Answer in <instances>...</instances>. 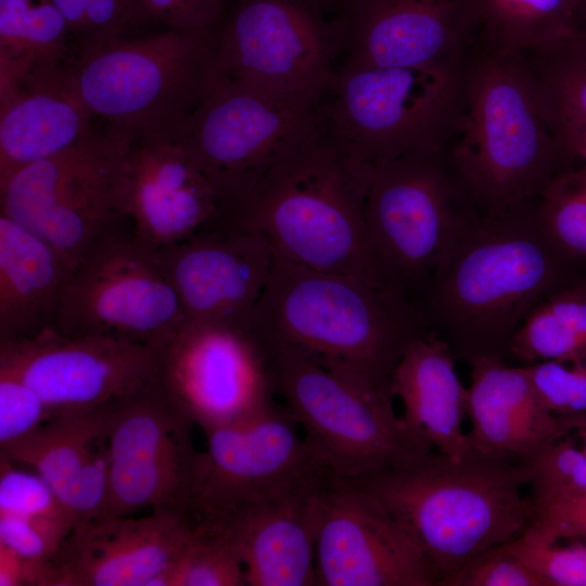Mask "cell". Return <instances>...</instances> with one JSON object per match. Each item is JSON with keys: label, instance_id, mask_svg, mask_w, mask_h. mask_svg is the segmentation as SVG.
<instances>
[{"label": "cell", "instance_id": "obj_1", "mask_svg": "<svg viewBox=\"0 0 586 586\" xmlns=\"http://www.w3.org/2000/svg\"><path fill=\"white\" fill-rule=\"evenodd\" d=\"M537 203L472 213L437 264L425 320L455 356L505 360L532 310L583 278L576 276L582 263L546 233Z\"/></svg>", "mask_w": 586, "mask_h": 586}, {"label": "cell", "instance_id": "obj_2", "mask_svg": "<svg viewBox=\"0 0 586 586\" xmlns=\"http://www.w3.org/2000/svg\"><path fill=\"white\" fill-rule=\"evenodd\" d=\"M373 168L321 123L251 191L222 206L213 224L263 235L278 258L396 289L366 224Z\"/></svg>", "mask_w": 586, "mask_h": 586}, {"label": "cell", "instance_id": "obj_3", "mask_svg": "<svg viewBox=\"0 0 586 586\" xmlns=\"http://www.w3.org/2000/svg\"><path fill=\"white\" fill-rule=\"evenodd\" d=\"M251 328L268 345L296 348L332 372L390 393L403 353L431 331L423 311L396 289L278 257Z\"/></svg>", "mask_w": 586, "mask_h": 586}, {"label": "cell", "instance_id": "obj_4", "mask_svg": "<svg viewBox=\"0 0 586 586\" xmlns=\"http://www.w3.org/2000/svg\"><path fill=\"white\" fill-rule=\"evenodd\" d=\"M525 462L473 451L455 459L431 450L399 466L346 480L372 494L440 575L437 586L526 530Z\"/></svg>", "mask_w": 586, "mask_h": 586}, {"label": "cell", "instance_id": "obj_5", "mask_svg": "<svg viewBox=\"0 0 586 586\" xmlns=\"http://www.w3.org/2000/svg\"><path fill=\"white\" fill-rule=\"evenodd\" d=\"M448 156L482 214L537 201L555 177L573 166L548 124L522 54L474 46L464 64L462 117Z\"/></svg>", "mask_w": 586, "mask_h": 586}, {"label": "cell", "instance_id": "obj_6", "mask_svg": "<svg viewBox=\"0 0 586 586\" xmlns=\"http://www.w3.org/2000/svg\"><path fill=\"white\" fill-rule=\"evenodd\" d=\"M76 93L109 130L182 139L219 80L213 29L127 36L67 67Z\"/></svg>", "mask_w": 586, "mask_h": 586}, {"label": "cell", "instance_id": "obj_7", "mask_svg": "<svg viewBox=\"0 0 586 586\" xmlns=\"http://www.w3.org/2000/svg\"><path fill=\"white\" fill-rule=\"evenodd\" d=\"M464 64L337 69L320 101L322 126L373 166L446 150L460 128Z\"/></svg>", "mask_w": 586, "mask_h": 586}, {"label": "cell", "instance_id": "obj_8", "mask_svg": "<svg viewBox=\"0 0 586 586\" xmlns=\"http://www.w3.org/2000/svg\"><path fill=\"white\" fill-rule=\"evenodd\" d=\"M269 346L277 398L337 477L358 479L433 450L405 426L390 392L348 380L296 348Z\"/></svg>", "mask_w": 586, "mask_h": 586}, {"label": "cell", "instance_id": "obj_9", "mask_svg": "<svg viewBox=\"0 0 586 586\" xmlns=\"http://www.w3.org/2000/svg\"><path fill=\"white\" fill-rule=\"evenodd\" d=\"M192 467L188 515L224 528L243 511L337 477L278 402L264 412L204 432Z\"/></svg>", "mask_w": 586, "mask_h": 586}, {"label": "cell", "instance_id": "obj_10", "mask_svg": "<svg viewBox=\"0 0 586 586\" xmlns=\"http://www.w3.org/2000/svg\"><path fill=\"white\" fill-rule=\"evenodd\" d=\"M186 319L155 251L135 235L126 219L72 264L61 290L54 330L155 348Z\"/></svg>", "mask_w": 586, "mask_h": 586}, {"label": "cell", "instance_id": "obj_11", "mask_svg": "<svg viewBox=\"0 0 586 586\" xmlns=\"http://www.w3.org/2000/svg\"><path fill=\"white\" fill-rule=\"evenodd\" d=\"M320 101L219 78L181 139L222 206L249 191L321 125Z\"/></svg>", "mask_w": 586, "mask_h": 586}, {"label": "cell", "instance_id": "obj_12", "mask_svg": "<svg viewBox=\"0 0 586 586\" xmlns=\"http://www.w3.org/2000/svg\"><path fill=\"white\" fill-rule=\"evenodd\" d=\"M448 149L409 154L373 168L367 229L386 275L405 295L407 288L431 280L458 230L476 212Z\"/></svg>", "mask_w": 586, "mask_h": 586}, {"label": "cell", "instance_id": "obj_13", "mask_svg": "<svg viewBox=\"0 0 586 586\" xmlns=\"http://www.w3.org/2000/svg\"><path fill=\"white\" fill-rule=\"evenodd\" d=\"M154 349L153 384L203 432L277 403L271 348L251 327L186 319Z\"/></svg>", "mask_w": 586, "mask_h": 586}, {"label": "cell", "instance_id": "obj_14", "mask_svg": "<svg viewBox=\"0 0 586 586\" xmlns=\"http://www.w3.org/2000/svg\"><path fill=\"white\" fill-rule=\"evenodd\" d=\"M213 30L224 79L311 100L333 82L335 41L319 0H226Z\"/></svg>", "mask_w": 586, "mask_h": 586}, {"label": "cell", "instance_id": "obj_15", "mask_svg": "<svg viewBox=\"0 0 586 586\" xmlns=\"http://www.w3.org/2000/svg\"><path fill=\"white\" fill-rule=\"evenodd\" d=\"M0 214L33 230L72 266L126 219L111 133L95 125L79 144L16 170L0 183Z\"/></svg>", "mask_w": 586, "mask_h": 586}, {"label": "cell", "instance_id": "obj_16", "mask_svg": "<svg viewBox=\"0 0 586 586\" xmlns=\"http://www.w3.org/2000/svg\"><path fill=\"white\" fill-rule=\"evenodd\" d=\"M193 428L153 383L115 403L107 432L106 494L98 518L140 510L188 515L196 454Z\"/></svg>", "mask_w": 586, "mask_h": 586}, {"label": "cell", "instance_id": "obj_17", "mask_svg": "<svg viewBox=\"0 0 586 586\" xmlns=\"http://www.w3.org/2000/svg\"><path fill=\"white\" fill-rule=\"evenodd\" d=\"M330 20L336 71L461 66L479 33L472 0H353Z\"/></svg>", "mask_w": 586, "mask_h": 586}, {"label": "cell", "instance_id": "obj_18", "mask_svg": "<svg viewBox=\"0 0 586 586\" xmlns=\"http://www.w3.org/2000/svg\"><path fill=\"white\" fill-rule=\"evenodd\" d=\"M0 366L22 378L55 416L101 408L149 386L155 349L48 329L30 339L0 341Z\"/></svg>", "mask_w": 586, "mask_h": 586}, {"label": "cell", "instance_id": "obj_19", "mask_svg": "<svg viewBox=\"0 0 586 586\" xmlns=\"http://www.w3.org/2000/svg\"><path fill=\"white\" fill-rule=\"evenodd\" d=\"M440 575L370 493L337 477L322 498L318 586H437Z\"/></svg>", "mask_w": 586, "mask_h": 586}, {"label": "cell", "instance_id": "obj_20", "mask_svg": "<svg viewBox=\"0 0 586 586\" xmlns=\"http://www.w3.org/2000/svg\"><path fill=\"white\" fill-rule=\"evenodd\" d=\"M109 132L122 211L143 244L156 251L217 219L220 203L181 139Z\"/></svg>", "mask_w": 586, "mask_h": 586}, {"label": "cell", "instance_id": "obj_21", "mask_svg": "<svg viewBox=\"0 0 586 586\" xmlns=\"http://www.w3.org/2000/svg\"><path fill=\"white\" fill-rule=\"evenodd\" d=\"M155 253L187 319L251 327L276 259L266 238L211 224Z\"/></svg>", "mask_w": 586, "mask_h": 586}, {"label": "cell", "instance_id": "obj_22", "mask_svg": "<svg viewBox=\"0 0 586 586\" xmlns=\"http://www.w3.org/2000/svg\"><path fill=\"white\" fill-rule=\"evenodd\" d=\"M190 527L187 514L169 510L77 523L58 552L40 563L39 586H155Z\"/></svg>", "mask_w": 586, "mask_h": 586}, {"label": "cell", "instance_id": "obj_23", "mask_svg": "<svg viewBox=\"0 0 586 586\" xmlns=\"http://www.w3.org/2000/svg\"><path fill=\"white\" fill-rule=\"evenodd\" d=\"M336 479L250 508L222 528L242 564L246 585H316L322 498Z\"/></svg>", "mask_w": 586, "mask_h": 586}, {"label": "cell", "instance_id": "obj_24", "mask_svg": "<svg viewBox=\"0 0 586 586\" xmlns=\"http://www.w3.org/2000/svg\"><path fill=\"white\" fill-rule=\"evenodd\" d=\"M469 362L468 435L475 451L525 462L571 433L547 407L524 365L492 356Z\"/></svg>", "mask_w": 586, "mask_h": 586}, {"label": "cell", "instance_id": "obj_25", "mask_svg": "<svg viewBox=\"0 0 586 586\" xmlns=\"http://www.w3.org/2000/svg\"><path fill=\"white\" fill-rule=\"evenodd\" d=\"M95 124L67 68L35 71L0 90V183L27 165L79 144Z\"/></svg>", "mask_w": 586, "mask_h": 586}, {"label": "cell", "instance_id": "obj_26", "mask_svg": "<svg viewBox=\"0 0 586 586\" xmlns=\"http://www.w3.org/2000/svg\"><path fill=\"white\" fill-rule=\"evenodd\" d=\"M390 390L402 402L403 423L419 441L455 459L474 451L462 430L468 387L457 374L450 346L435 332L407 346L392 372Z\"/></svg>", "mask_w": 586, "mask_h": 586}, {"label": "cell", "instance_id": "obj_27", "mask_svg": "<svg viewBox=\"0 0 586 586\" xmlns=\"http://www.w3.org/2000/svg\"><path fill=\"white\" fill-rule=\"evenodd\" d=\"M71 264L33 230L0 214V341L54 329Z\"/></svg>", "mask_w": 586, "mask_h": 586}, {"label": "cell", "instance_id": "obj_28", "mask_svg": "<svg viewBox=\"0 0 586 586\" xmlns=\"http://www.w3.org/2000/svg\"><path fill=\"white\" fill-rule=\"evenodd\" d=\"M114 404L55 415L31 433L2 447L1 453L44 479L65 507L84 466L107 432Z\"/></svg>", "mask_w": 586, "mask_h": 586}, {"label": "cell", "instance_id": "obj_29", "mask_svg": "<svg viewBox=\"0 0 586 586\" xmlns=\"http://www.w3.org/2000/svg\"><path fill=\"white\" fill-rule=\"evenodd\" d=\"M479 22L476 43L494 51L526 54L577 36L579 0H472Z\"/></svg>", "mask_w": 586, "mask_h": 586}, {"label": "cell", "instance_id": "obj_30", "mask_svg": "<svg viewBox=\"0 0 586 586\" xmlns=\"http://www.w3.org/2000/svg\"><path fill=\"white\" fill-rule=\"evenodd\" d=\"M522 55L565 153L569 141L586 129V37L577 35Z\"/></svg>", "mask_w": 586, "mask_h": 586}, {"label": "cell", "instance_id": "obj_31", "mask_svg": "<svg viewBox=\"0 0 586 586\" xmlns=\"http://www.w3.org/2000/svg\"><path fill=\"white\" fill-rule=\"evenodd\" d=\"M509 357L523 365L586 358V277L532 310L512 337Z\"/></svg>", "mask_w": 586, "mask_h": 586}, {"label": "cell", "instance_id": "obj_32", "mask_svg": "<svg viewBox=\"0 0 586 586\" xmlns=\"http://www.w3.org/2000/svg\"><path fill=\"white\" fill-rule=\"evenodd\" d=\"M0 60L33 71L68 67L71 34L53 0H0Z\"/></svg>", "mask_w": 586, "mask_h": 586}, {"label": "cell", "instance_id": "obj_33", "mask_svg": "<svg viewBox=\"0 0 586 586\" xmlns=\"http://www.w3.org/2000/svg\"><path fill=\"white\" fill-rule=\"evenodd\" d=\"M155 586H246V579L227 533L191 522L180 552Z\"/></svg>", "mask_w": 586, "mask_h": 586}, {"label": "cell", "instance_id": "obj_34", "mask_svg": "<svg viewBox=\"0 0 586 586\" xmlns=\"http://www.w3.org/2000/svg\"><path fill=\"white\" fill-rule=\"evenodd\" d=\"M543 228L570 258L586 263V166L574 165L560 173L537 203Z\"/></svg>", "mask_w": 586, "mask_h": 586}, {"label": "cell", "instance_id": "obj_35", "mask_svg": "<svg viewBox=\"0 0 586 586\" xmlns=\"http://www.w3.org/2000/svg\"><path fill=\"white\" fill-rule=\"evenodd\" d=\"M64 16L73 61L93 54L137 27L136 0H53Z\"/></svg>", "mask_w": 586, "mask_h": 586}, {"label": "cell", "instance_id": "obj_36", "mask_svg": "<svg viewBox=\"0 0 586 586\" xmlns=\"http://www.w3.org/2000/svg\"><path fill=\"white\" fill-rule=\"evenodd\" d=\"M525 464L531 505L586 487V451L572 433L545 447Z\"/></svg>", "mask_w": 586, "mask_h": 586}, {"label": "cell", "instance_id": "obj_37", "mask_svg": "<svg viewBox=\"0 0 586 586\" xmlns=\"http://www.w3.org/2000/svg\"><path fill=\"white\" fill-rule=\"evenodd\" d=\"M524 366L547 407L566 429L586 418V358Z\"/></svg>", "mask_w": 586, "mask_h": 586}, {"label": "cell", "instance_id": "obj_38", "mask_svg": "<svg viewBox=\"0 0 586 586\" xmlns=\"http://www.w3.org/2000/svg\"><path fill=\"white\" fill-rule=\"evenodd\" d=\"M0 460V514L63 518L73 522L44 479L30 469L15 467V462L2 453Z\"/></svg>", "mask_w": 586, "mask_h": 586}, {"label": "cell", "instance_id": "obj_39", "mask_svg": "<svg viewBox=\"0 0 586 586\" xmlns=\"http://www.w3.org/2000/svg\"><path fill=\"white\" fill-rule=\"evenodd\" d=\"M570 542L542 544L518 537L504 547L544 576L550 586H586V540Z\"/></svg>", "mask_w": 586, "mask_h": 586}, {"label": "cell", "instance_id": "obj_40", "mask_svg": "<svg viewBox=\"0 0 586 586\" xmlns=\"http://www.w3.org/2000/svg\"><path fill=\"white\" fill-rule=\"evenodd\" d=\"M73 525L63 518L0 514V543L24 560L42 563L58 552Z\"/></svg>", "mask_w": 586, "mask_h": 586}, {"label": "cell", "instance_id": "obj_41", "mask_svg": "<svg viewBox=\"0 0 586 586\" xmlns=\"http://www.w3.org/2000/svg\"><path fill=\"white\" fill-rule=\"evenodd\" d=\"M53 417L42 398L16 373L0 366V448Z\"/></svg>", "mask_w": 586, "mask_h": 586}, {"label": "cell", "instance_id": "obj_42", "mask_svg": "<svg viewBox=\"0 0 586 586\" xmlns=\"http://www.w3.org/2000/svg\"><path fill=\"white\" fill-rule=\"evenodd\" d=\"M531 508L528 526L520 537L542 544L586 540V487Z\"/></svg>", "mask_w": 586, "mask_h": 586}, {"label": "cell", "instance_id": "obj_43", "mask_svg": "<svg viewBox=\"0 0 586 586\" xmlns=\"http://www.w3.org/2000/svg\"><path fill=\"white\" fill-rule=\"evenodd\" d=\"M440 586H550L538 572L504 546L473 559Z\"/></svg>", "mask_w": 586, "mask_h": 586}, {"label": "cell", "instance_id": "obj_44", "mask_svg": "<svg viewBox=\"0 0 586 586\" xmlns=\"http://www.w3.org/2000/svg\"><path fill=\"white\" fill-rule=\"evenodd\" d=\"M226 0H136L138 25H160L165 29H213Z\"/></svg>", "mask_w": 586, "mask_h": 586}, {"label": "cell", "instance_id": "obj_45", "mask_svg": "<svg viewBox=\"0 0 586 586\" xmlns=\"http://www.w3.org/2000/svg\"><path fill=\"white\" fill-rule=\"evenodd\" d=\"M29 564L0 543V586L28 585Z\"/></svg>", "mask_w": 586, "mask_h": 586}, {"label": "cell", "instance_id": "obj_46", "mask_svg": "<svg viewBox=\"0 0 586 586\" xmlns=\"http://www.w3.org/2000/svg\"><path fill=\"white\" fill-rule=\"evenodd\" d=\"M565 154L572 163L579 161L582 165L586 166V129L569 141L565 146Z\"/></svg>", "mask_w": 586, "mask_h": 586}, {"label": "cell", "instance_id": "obj_47", "mask_svg": "<svg viewBox=\"0 0 586 586\" xmlns=\"http://www.w3.org/2000/svg\"><path fill=\"white\" fill-rule=\"evenodd\" d=\"M568 429L575 436L579 446L586 451V418L572 422Z\"/></svg>", "mask_w": 586, "mask_h": 586}, {"label": "cell", "instance_id": "obj_48", "mask_svg": "<svg viewBox=\"0 0 586 586\" xmlns=\"http://www.w3.org/2000/svg\"><path fill=\"white\" fill-rule=\"evenodd\" d=\"M577 35L586 37V0H579L575 16Z\"/></svg>", "mask_w": 586, "mask_h": 586}, {"label": "cell", "instance_id": "obj_49", "mask_svg": "<svg viewBox=\"0 0 586 586\" xmlns=\"http://www.w3.org/2000/svg\"><path fill=\"white\" fill-rule=\"evenodd\" d=\"M326 10L327 14L331 17L336 15L353 0H319Z\"/></svg>", "mask_w": 586, "mask_h": 586}]
</instances>
